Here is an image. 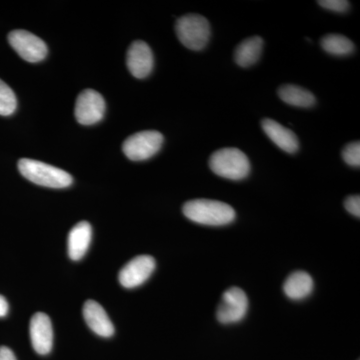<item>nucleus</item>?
<instances>
[{
  "label": "nucleus",
  "mask_w": 360,
  "mask_h": 360,
  "mask_svg": "<svg viewBox=\"0 0 360 360\" xmlns=\"http://www.w3.org/2000/svg\"><path fill=\"white\" fill-rule=\"evenodd\" d=\"M321 47L328 53L336 56H347L355 49L354 42L341 34H328L322 37Z\"/></svg>",
  "instance_id": "nucleus-18"
},
{
  "label": "nucleus",
  "mask_w": 360,
  "mask_h": 360,
  "mask_svg": "<svg viewBox=\"0 0 360 360\" xmlns=\"http://www.w3.org/2000/svg\"><path fill=\"white\" fill-rule=\"evenodd\" d=\"M182 212L191 221L210 226H221L231 224L236 219L233 208L221 201L191 200L184 205Z\"/></svg>",
  "instance_id": "nucleus-1"
},
{
  "label": "nucleus",
  "mask_w": 360,
  "mask_h": 360,
  "mask_svg": "<svg viewBox=\"0 0 360 360\" xmlns=\"http://www.w3.org/2000/svg\"><path fill=\"white\" fill-rule=\"evenodd\" d=\"M314 285V281L309 274L296 271L286 279L283 284V290L290 300H300L307 297L312 292Z\"/></svg>",
  "instance_id": "nucleus-15"
},
{
  "label": "nucleus",
  "mask_w": 360,
  "mask_h": 360,
  "mask_svg": "<svg viewBox=\"0 0 360 360\" xmlns=\"http://www.w3.org/2000/svg\"><path fill=\"white\" fill-rule=\"evenodd\" d=\"M105 112V101L101 94L86 89L77 97L75 117L80 124L91 125L101 122Z\"/></svg>",
  "instance_id": "nucleus-8"
},
{
  "label": "nucleus",
  "mask_w": 360,
  "mask_h": 360,
  "mask_svg": "<svg viewBox=\"0 0 360 360\" xmlns=\"http://www.w3.org/2000/svg\"><path fill=\"white\" fill-rule=\"evenodd\" d=\"M127 65L129 70L134 77H148L155 65L153 51L148 44L137 40L130 45L127 51Z\"/></svg>",
  "instance_id": "nucleus-10"
},
{
  "label": "nucleus",
  "mask_w": 360,
  "mask_h": 360,
  "mask_svg": "<svg viewBox=\"0 0 360 360\" xmlns=\"http://www.w3.org/2000/svg\"><path fill=\"white\" fill-rule=\"evenodd\" d=\"M163 135L155 130H146L129 136L123 143L124 155L130 160L141 161L153 158L160 150Z\"/></svg>",
  "instance_id": "nucleus-5"
},
{
  "label": "nucleus",
  "mask_w": 360,
  "mask_h": 360,
  "mask_svg": "<svg viewBox=\"0 0 360 360\" xmlns=\"http://www.w3.org/2000/svg\"><path fill=\"white\" fill-rule=\"evenodd\" d=\"M0 360H16V357L11 348L0 347Z\"/></svg>",
  "instance_id": "nucleus-23"
},
{
  "label": "nucleus",
  "mask_w": 360,
  "mask_h": 360,
  "mask_svg": "<svg viewBox=\"0 0 360 360\" xmlns=\"http://www.w3.org/2000/svg\"><path fill=\"white\" fill-rule=\"evenodd\" d=\"M278 96L284 103L296 108H311L316 103L315 96L309 90L297 85L285 84L279 87Z\"/></svg>",
  "instance_id": "nucleus-17"
},
{
  "label": "nucleus",
  "mask_w": 360,
  "mask_h": 360,
  "mask_svg": "<svg viewBox=\"0 0 360 360\" xmlns=\"http://www.w3.org/2000/svg\"><path fill=\"white\" fill-rule=\"evenodd\" d=\"M30 329L33 349L39 354H49L53 345V330L49 315L44 312L33 315Z\"/></svg>",
  "instance_id": "nucleus-11"
},
{
  "label": "nucleus",
  "mask_w": 360,
  "mask_h": 360,
  "mask_svg": "<svg viewBox=\"0 0 360 360\" xmlns=\"http://www.w3.org/2000/svg\"><path fill=\"white\" fill-rule=\"evenodd\" d=\"M7 314H8V303L6 297L0 295V317L6 316Z\"/></svg>",
  "instance_id": "nucleus-24"
},
{
  "label": "nucleus",
  "mask_w": 360,
  "mask_h": 360,
  "mask_svg": "<svg viewBox=\"0 0 360 360\" xmlns=\"http://www.w3.org/2000/svg\"><path fill=\"white\" fill-rule=\"evenodd\" d=\"M262 127L267 136L285 153L293 155L300 149L297 136L281 123L266 118L262 120Z\"/></svg>",
  "instance_id": "nucleus-13"
},
{
  "label": "nucleus",
  "mask_w": 360,
  "mask_h": 360,
  "mask_svg": "<svg viewBox=\"0 0 360 360\" xmlns=\"http://www.w3.org/2000/svg\"><path fill=\"white\" fill-rule=\"evenodd\" d=\"M264 49V39L260 37H251L246 39L236 47L234 60L241 68H250L255 65L262 56Z\"/></svg>",
  "instance_id": "nucleus-16"
},
{
  "label": "nucleus",
  "mask_w": 360,
  "mask_h": 360,
  "mask_svg": "<svg viewBox=\"0 0 360 360\" xmlns=\"http://www.w3.org/2000/svg\"><path fill=\"white\" fill-rule=\"evenodd\" d=\"M323 8L328 9V11H335V13H345L349 9V2L345 0H319L317 1Z\"/></svg>",
  "instance_id": "nucleus-21"
},
{
  "label": "nucleus",
  "mask_w": 360,
  "mask_h": 360,
  "mask_svg": "<svg viewBox=\"0 0 360 360\" xmlns=\"http://www.w3.org/2000/svg\"><path fill=\"white\" fill-rule=\"evenodd\" d=\"M177 37L187 49L201 51L210 41L212 30L205 16L200 14H186L176 21Z\"/></svg>",
  "instance_id": "nucleus-4"
},
{
  "label": "nucleus",
  "mask_w": 360,
  "mask_h": 360,
  "mask_svg": "<svg viewBox=\"0 0 360 360\" xmlns=\"http://www.w3.org/2000/svg\"><path fill=\"white\" fill-rule=\"evenodd\" d=\"M91 225L87 221L78 222L68 234V255L77 262L84 257L91 243Z\"/></svg>",
  "instance_id": "nucleus-14"
},
{
  "label": "nucleus",
  "mask_w": 360,
  "mask_h": 360,
  "mask_svg": "<svg viewBox=\"0 0 360 360\" xmlns=\"http://www.w3.org/2000/svg\"><path fill=\"white\" fill-rule=\"evenodd\" d=\"M84 317L87 326L101 338H110L115 326L103 307L94 300H87L84 305Z\"/></svg>",
  "instance_id": "nucleus-12"
},
{
  "label": "nucleus",
  "mask_w": 360,
  "mask_h": 360,
  "mask_svg": "<svg viewBox=\"0 0 360 360\" xmlns=\"http://www.w3.org/2000/svg\"><path fill=\"white\" fill-rule=\"evenodd\" d=\"M343 160L350 167H360V143L359 141L347 144L342 150Z\"/></svg>",
  "instance_id": "nucleus-20"
},
{
  "label": "nucleus",
  "mask_w": 360,
  "mask_h": 360,
  "mask_svg": "<svg viewBox=\"0 0 360 360\" xmlns=\"http://www.w3.org/2000/svg\"><path fill=\"white\" fill-rule=\"evenodd\" d=\"M345 207L348 212L354 217H360V198L359 195H352L345 201Z\"/></svg>",
  "instance_id": "nucleus-22"
},
{
  "label": "nucleus",
  "mask_w": 360,
  "mask_h": 360,
  "mask_svg": "<svg viewBox=\"0 0 360 360\" xmlns=\"http://www.w3.org/2000/svg\"><path fill=\"white\" fill-rule=\"evenodd\" d=\"M18 106L15 94L13 90L0 79V115H13Z\"/></svg>",
  "instance_id": "nucleus-19"
},
{
  "label": "nucleus",
  "mask_w": 360,
  "mask_h": 360,
  "mask_svg": "<svg viewBox=\"0 0 360 360\" xmlns=\"http://www.w3.org/2000/svg\"><path fill=\"white\" fill-rule=\"evenodd\" d=\"M210 167L215 174L231 180L245 179L250 174V161L238 148H222L215 151L210 160Z\"/></svg>",
  "instance_id": "nucleus-3"
},
{
  "label": "nucleus",
  "mask_w": 360,
  "mask_h": 360,
  "mask_svg": "<svg viewBox=\"0 0 360 360\" xmlns=\"http://www.w3.org/2000/svg\"><path fill=\"white\" fill-rule=\"evenodd\" d=\"M248 309V300L245 291L231 288L222 295L221 303L217 309V316L224 324L236 323L245 319Z\"/></svg>",
  "instance_id": "nucleus-7"
},
{
  "label": "nucleus",
  "mask_w": 360,
  "mask_h": 360,
  "mask_svg": "<svg viewBox=\"0 0 360 360\" xmlns=\"http://www.w3.org/2000/svg\"><path fill=\"white\" fill-rule=\"evenodd\" d=\"M8 41L18 56L28 63H39L47 56L44 40L26 30H13L9 33Z\"/></svg>",
  "instance_id": "nucleus-6"
},
{
  "label": "nucleus",
  "mask_w": 360,
  "mask_h": 360,
  "mask_svg": "<svg viewBox=\"0 0 360 360\" xmlns=\"http://www.w3.org/2000/svg\"><path fill=\"white\" fill-rule=\"evenodd\" d=\"M155 265V258L149 255H139L134 258L120 270L118 276L120 284L125 288L141 286L153 274Z\"/></svg>",
  "instance_id": "nucleus-9"
},
{
  "label": "nucleus",
  "mask_w": 360,
  "mask_h": 360,
  "mask_svg": "<svg viewBox=\"0 0 360 360\" xmlns=\"http://www.w3.org/2000/svg\"><path fill=\"white\" fill-rule=\"evenodd\" d=\"M18 169L26 179L41 186L65 188L73 182L68 172L39 160L22 158L18 161Z\"/></svg>",
  "instance_id": "nucleus-2"
}]
</instances>
